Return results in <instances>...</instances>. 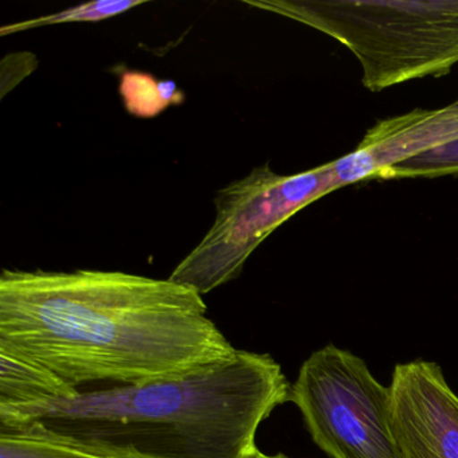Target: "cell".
<instances>
[{
  "instance_id": "cell-1",
  "label": "cell",
  "mask_w": 458,
  "mask_h": 458,
  "mask_svg": "<svg viewBox=\"0 0 458 458\" xmlns=\"http://www.w3.org/2000/svg\"><path fill=\"white\" fill-rule=\"evenodd\" d=\"M0 350L84 391L181 377L237 348L208 318L202 294L170 278L4 269Z\"/></svg>"
},
{
  "instance_id": "cell-2",
  "label": "cell",
  "mask_w": 458,
  "mask_h": 458,
  "mask_svg": "<svg viewBox=\"0 0 458 458\" xmlns=\"http://www.w3.org/2000/svg\"><path fill=\"white\" fill-rule=\"evenodd\" d=\"M291 387L272 356L237 350L181 377L0 409V428L39 423L104 458H254L259 426Z\"/></svg>"
},
{
  "instance_id": "cell-3",
  "label": "cell",
  "mask_w": 458,
  "mask_h": 458,
  "mask_svg": "<svg viewBox=\"0 0 458 458\" xmlns=\"http://www.w3.org/2000/svg\"><path fill=\"white\" fill-rule=\"evenodd\" d=\"M331 37L355 55L369 92L446 76L458 65V0L246 2Z\"/></svg>"
},
{
  "instance_id": "cell-4",
  "label": "cell",
  "mask_w": 458,
  "mask_h": 458,
  "mask_svg": "<svg viewBox=\"0 0 458 458\" xmlns=\"http://www.w3.org/2000/svg\"><path fill=\"white\" fill-rule=\"evenodd\" d=\"M342 189L334 160L294 175H280L269 163L216 192V221L179 262L170 280L202 296L240 277L249 257L286 219Z\"/></svg>"
},
{
  "instance_id": "cell-5",
  "label": "cell",
  "mask_w": 458,
  "mask_h": 458,
  "mask_svg": "<svg viewBox=\"0 0 458 458\" xmlns=\"http://www.w3.org/2000/svg\"><path fill=\"white\" fill-rule=\"evenodd\" d=\"M313 442L331 458H402L390 387L366 361L328 344L302 363L291 387Z\"/></svg>"
},
{
  "instance_id": "cell-6",
  "label": "cell",
  "mask_w": 458,
  "mask_h": 458,
  "mask_svg": "<svg viewBox=\"0 0 458 458\" xmlns=\"http://www.w3.org/2000/svg\"><path fill=\"white\" fill-rule=\"evenodd\" d=\"M342 187L369 179L438 178L458 174V98L379 120L353 151L334 160Z\"/></svg>"
},
{
  "instance_id": "cell-7",
  "label": "cell",
  "mask_w": 458,
  "mask_h": 458,
  "mask_svg": "<svg viewBox=\"0 0 458 458\" xmlns=\"http://www.w3.org/2000/svg\"><path fill=\"white\" fill-rule=\"evenodd\" d=\"M402 458H458V395L434 361L396 364L390 386Z\"/></svg>"
},
{
  "instance_id": "cell-8",
  "label": "cell",
  "mask_w": 458,
  "mask_h": 458,
  "mask_svg": "<svg viewBox=\"0 0 458 458\" xmlns=\"http://www.w3.org/2000/svg\"><path fill=\"white\" fill-rule=\"evenodd\" d=\"M81 391L30 359L0 350V409H23L68 401Z\"/></svg>"
},
{
  "instance_id": "cell-9",
  "label": "cell",
  "mask_w": 458,
  "mask_h": 458,
  "mask_svg": "<svg viewBox=\"0 0 458 458\" xmlns=\"http://www.w3.org/2000/svg\"><path fill=\"white\" fill-rule=\"evenodd\" d=\"M0 458H104L81 449L30 422L15 428H0Z\"/></svg>"
},
{
  "instance_id": "cell-10",
  "label": "cell",
  "mask_w": 458,
  "mask_h": 458,
  "mask_svg": "<svg viewBox=\"0 0 458 458\" xmlns=\"http://www.w3.org/2000/svg\"><path fill=\"white\" fill-rule=\"evenodd\" d=\"M144 4H146L144 0H98V2L96 0V2H88V4H80V6L63 10L57 14L4 26L0 29V36L4 37L9 36V34L21 33V31L30 30V29L42 28V26L73 22H100V21L124 14V13Z\"/></svg>"
},
{
  "instance_id": "cell-11",
  "label": "cell",
  "mask_w": 458,
  "mask_h": 458,
  "mask_svg": "<svg viewBox=\"0 0 458 458\" xmlns=\"http://www.w3.org/2000/svg\"><path fill=\"white\" fill-rule=\"evenodd\" d=\"M120 93L128 112L136 116H155L181 96L173 81H157L149 74L128 73L122 79Z\"/></svg>"
},
{
  "instance_id": "cell-12",
  "label": "cell",
  "mask_w": 458,
  "mask_h": 458,
  "mask_svg": "<svg viewBox=\"0 0 458 458\" xmlns=\"http://www.w3.org/2000/svg\"><path fill=\"white\" fill-rule=\"evenodd\" d=\"M254 458H288L286 455L284 454H276V455H269V454H264L262 452H259V454L256 455Z\"/></svg>"
}]
</instances>
